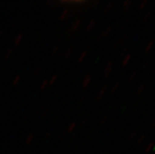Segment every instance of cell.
I'll return each mask as SVG.
<instances>
[{
  "label": "cell",
  "instance_id": "cell-26",
  "mask_svg": "<svg viewBox=\"0 0 155 154\" xmlns=\"http://www.w3.org/2000/svg\"><path fill=\"white\" fill-rule=\"evenodd\" d=\"M136 72H133L131 74V76H130L129 79H128V81L129 82H132L134 80H135V78H136Z\"/></svg>",
  "mask_w": 155,
  "mask_h": 154
},
{
  "label": "cell",
  "instance_id": "cell-13",
  "mask_svg": "<svg viewBox=\"0 0 155 154\" xmlns=\"http://www.w3.org/2000/svg\"><path fill=\"white\" fill-rule=\"evenodd\" d=\"M73 48H69V49L65 51L64 55H63L64 57H65V58H68V57H71V55H72V54H73Z\"/></svg>",
  "mask_w": 155,
  "mask_h": 154
},
{
  "label": "cell",
  "instance_id": "cell-33",
  "mask_svg": "<svg viewBox=\"0 0 155 154\" xmlns=\"http://www.w3.org/2000/svg\"><path fill=\"white\" fill-rule=\"evenodd\" d=\"M47 110H44L43 112H42L41 118H43L44 116H47Z\"/></svg>",
  "mask_w": 155,
  "mask_h": 154
},
{
  "label": "cell",
  "instance_id": "cell-21",
  "mask_svg": "<svg viewBox=\"0 0 155 154\" xmlns=\"http://www.w3.org/2000/svg\"><path fill=\"white\" fill-rule=\"evenodd\" d=\"M144 89H145V85H144V84H143V85H141V86L139 87L137 89V90H136V94H142V92L143 91Z\"/></svg>",
  "mask_w": 155,
  "mask_h": 154
},
{
  "label": "cell",
  "instance_id": "cell-18",
  "mask_svg": "<svg viewBox=\"0 0 155 154\" xmlns=\"http://www.w3.org/2000/svg\"><path fill=\"white\" fill-rule=\"evenodd\" d=\"M57 80H58L57 75H54V76L50 79V80H48V84H51V85H53V84L57 81Z\"/></svg>",
  "mask_w": 155,
  "mask_h": 154
},
{
  "label": "cell",
  "instance_id": "cell-32",
  "mask_svg": "<svg viewBox=\"0 0 155 154\" xmlns=\"http://www.w3.org/2000/svg\"><path fill=\"white\" fill-rule=\"evenodd\" d=\"M150 16V12H148V13H147V15H145V16H144V18H143V21H147V18H149Z\"/></svg>",
  "mask_w": 155,
  "mask_h": 154
},
{
  "label": "cell",
  "instance_id": "cell-20",
  "mask_svg": "<svg viewBox=\"0 0 155 154\" xmlns=\"http://www.w3.org/2000/svg\"><path fill=\"white\" fill-rule=\"evenodd\" d=\"M119 87H120V84H119V83H116V84L113 86L112 89H111V93H112V94H114V93L117 90Z\"/></svg>",
  "mask_w": 155,
  "mask_h": 154
},
{
  "label": "cell",
  "instance_id": "cell-8",
  "mask_svg": "<svg viewBox=\"0 0 155 154\" xmlns=\"http://www.w3.org/2000/svg\"><path fill=\"white\" fill-rule=\"evenodd\" d=\"M81 25V19L77 20V21H76L73 23V25H72V27H71V31H77V30L79 28V27H80V25Z\"/></svg>",
  "mask_w": 155,
  "mask_h": 154
},
{
  "label": "cell",
  "instance_id": "cell-29",
  "mask_svg": "<svg viewBox=\"0 0 155 154\" xmlns=\"http://www.w3.org/2000/svg\"><path fill=\"white\" fill-rule=\"evenodd\" d=\"M58 47H54L53 48V49H52V51H51V54H52V55H54L55 54H56V53L58 52Z\"/></svg>",
  "mask_w": 155,
  "mask_h": 154
},
{
  "label": "cell",
  "instance_id": "cell-3",
  "mask_svg": "<svg viewBox=\"0 0 155 154\" xmlns=\"http://www.w3.org/2000/svg\"><path fill=\"white\" fill-rule=\"evenodd\" d=\"M91 82V77L90 75H86L84 76V78L83 79L82 81V87L83 88H87L90 85Z\"/></svg>",
  "mask_w": 155,
  "mask_h": 154
},
{
  "label": "cell",
  "instance_id": "cell-14",
  "mask_svg": "<svg viewBox=\"0 0 155 154\" xmlns=\"http://www.w3.org/2000/svg\"><path fill=\"white\" fill-rule=\"evenodd\" d=\"M68 14H69V10H64L62 11V13H61V16H60V20L61 21H63V20H65V18H66V17L68 16Z\"/></svg>",
  "mask_w": 155,
  "mask_h": 154
},
{
  "label": "cell",
  "instance_id": "cell-22",
  "mask_svg": "<svg viewBox=\"0 0 155 154\" xmlns=\"http://www.w3.org/2000/svg\"><path fill=\"white\" fill-rule=\"evenodd\" d=\"M48 80H43V82H42V84H41V85H40V89H41V90H43V89H45L46 88V87L47 86V85H48Z\"/></svg>",
  "mask_w": 155,
  "mask_h": 154
},
{
  "label": "cell",
  "instance_id": "cell-19",
  "mask_svg": "<svg viewBox=\"0 0 155 154\" xmlns=\"http://www.w3.org/2000/svg\"><path fill=\"white\" fill-rule=\"evenodd\" d=\"M154 144H155L154 143H149V144L147 145V146L146 147V149H145L146 152H150V151L153 150V146H154Z\"/></svg>",
  "mask_w": 155,
  "mask_h": 154
},
{
  "label": "cell",
  "instance_id": "cell-2",
  "mask_svg": "<svg viewBox=\"0 0 155 154\" xmlns=\"http://www.w3.org/2000/svg\"><path fill=\"white\" fill-rule=\"evenodd\" d=\"M111 31H112V27H111V26H109L108 28H106V29L102 31V33L98 35L97 40L98 41V40H100V39H104V38H106L109 35H110V33L111 32Z\"/></svg>",
  "mask_w": 155,
  "mask_h": 154
},
{
  "label": "cell",
  "instance_id": "cell-31",
  "mask_svg": "<svg viewBox=\"0 0 155 154\" xmlns=\"http://www.w3.org/2000/svg\"><path fill=\"white\" fill-rule=\"evenodd\" d=\"M106 120H107V117H106V116L103 117V118L102 119V120H101V124H102V125L104 124V123L106 122Z\"/></svg>",
  "mask_w": 155,
  "mask_h": 154
},
{
  "label": "cell",
  "instance_id": "cell-23",
  "mask_svg": "<svg viewBox=\"0 0 155 154\" xmlns=\"http://www.w3.org/2000/svg\"><path fill=\"white\" fill-rule=\"evenodd\" d=\"M147 0H143L140 4V9L143 10V9L145 8V6H147Z\"/></svg>",
  "mask_w": 155,
  "mask_h": 154
},
{
  "label": "cell",
  "instance_id": "cell-36",
  "mask_svg": "<svg viewBox=\"0 0 155 154\" xmlns=\"http://www.w3.org/2000/svg\"><path fill=\"white\" fill-rule=\"evenodd\" d=\"M2 31H0V37L2 36Z\"/></svg>",
  "mask_w": 155,
  "mask_h": 154
},
{
  "label": "cell",
  "instance_id": "cell-7",
  "mask_svg": "<svg viewBox=\"0 0 155 154\" xmlns=\"http://www.w3.org/2000/svg\"><path fill=\"white\" fill-rule=\"evenodd\" d=\"M131 59H132V54H127L124 57V59L122 61V65H123V66H126V65L128 64V62H129L130 61H131Z\"/></svg>",
  "mask_w": 155,
  "mask_h": 154
},
{
  "label": "cell",
  "instance_id": "cell-15",
  "mask_svg": "<svg viewBox=\"0 0 155 154\" xmlns=\"http://www.w3.org/2000/svg\"><path fill=\"white\" fill-rule=\"evenodd\" d=\"M21 76H20V75L16 76L15 78H14V80H13V85H14V86L18 85V84L20 83V81H21Z\"/></svg>",
  "mask_w": 155,
  "mask_h": 154
},
{
  "label": "cell",
  "instance_id": "cell-28",
  "mask_svg": "<svg viewBox=\"0 0 155 154\" xmlns=\"http://www.w3.org/2000/svg\"><path fill=\"white\" fill-rule=\"evenodd\" d=\"M41 69H42L41 67H38V68H36V69H35V72H34V75H35V76H37V75L39 74V72H41Z\"/></svg>",
  "mask_w": 155,
  "mask_h": 154
},
{
  "label": "cell",
  "instance_id": "cell-6",
  "mask_svg": "<svg viewBox=\"0 0 155 154\" xmlns=\"http://www.w3.org/2000/svg\"><path fill=\"white\" fill-rule=\"evenodd\" d=\"M95 25H96V21H95L94 19H91L90 21H89L88 25H87L86 31H88V32H89V31H91V30H92L93 28L95 27Z\"/></svg>",
  "mask_w": 155,
  "mask_h": 154
},
{
  "label": "cell",
  "instance_id": "cell-16",
  "mask_svg": "<svg viewBox=\"0 0 155 154\" xmlns=\"http://www.w3.org/2000/svg\"><path fill=\"white\" fill-rule=\"evenodd\" d=\"M153 43H154L153 40H152V41H150L149 43H148V44L147 45V47H146V48H145L146 52H149V51L152 49V47H153Z\"/></svg>",
  "mask_w": 155,
  "mask_h": 154
},
{
  "label": "cell",
  "instance_id": "cell-37",
  "mask_svg": "<svg viewBox=\"0 0 155 154\" xmlns=\"http://www.w3.org/2000/svg\"><path fill=\"white\" fill-rule=\"evenodd\" d=\"M153 150H155V144H154V146H153Z\"/></svg>",
  "mask_w": 155,
  "mask_h": 154
},
{
  "label": "cell",
  "instance_id": "cell-27",
  "mask_svg": "<svg viewBox=\"0 0 155 154\" xmlns=\"http://www.w3.org/2000/svg\"><path fill=\"white\" fill-rule=\"evenodd\" d=\"M13 54V50L12 49H9L6 51V54H5V57L6 58H7V57H10V55Z\"/></svg>",
  "mask_w": 155,
  "mask_h": 154
},
{
  "label": "cell",
  "instance_id": "cell-25",
  "mask_svg": "<svg viewBox=\"0 0 155 154\" xmlns=\"http://www.w3.org/2000/svg\"><path fill=\"white\" fill-rule=\"evenodd\" d=\"M145 138H146L145 135H142L141 136H140V138L138 139L137 144H142V143H143V141H144V139H145Z\"/></svg>",
  "mask_w": 155,
  "mask_h": 154
},
{
  "label": "cell",
  "instance_id": "cell-11",
  "mask_svg": "<svg viewBox=\"0 0 155 154\" xmlns=\"http://www.w3.org/2000/svg\"><path fill=\"white\" fill-rule=\"evenodd\" d=\"M87 51H83V52L81 54V55L79 56L78 62L79 63L83 62V61L84 60L85 57H87Z\"/></svg>",
  "mask_w": 155,
  "mask_h": 154
},
{
  "label": "cell",
  "instance_id": "cell-17",
  "mask_svg": "<svg viewBox=\"0 0 155 154\" xmlns=\"http://www.w3.org/2000/svg\"><path fill=\"white\" fill-rule=\"evenodd\" d=\"M131 6H132V2H131V1H128V0H127V1H124V3H123V6H124V9L127 10H129L130 7H131Z\"/></svg>",
  "mask_w": 155,
  "mask_h": 154
},
{
  "label": "cell",
  "instance_id": "cell-34",
  "mask_svg": "<svg viewBox=\"0 0 155 154\" xmlns=\"http://www.w3.org/2000/svg\"><path fill=\"white\" fill-rule=\"evenodd\" d=\"M150 127H151V128H154L155 127V120H153V122H152L151 124H150Z\"/></svg>",
  "mask_w": 155,
  "mask_h": 154
},
{
  "label": "cell",
  "instance_id": "cell-10",
  "mask_svg": "<svg viewBox=\"0 0 155 154\" xmlns=\"http://www.w3.org/2000/svg\"><path fill=\"white\" fill-rule=\"evenodd\" d=\"M34 139H35V136L33 135H28L27 138L25 139V144L26 145H30L34 142Z\"/></svg>",
  "mask_w": 155,
  "mask_h": 154
},
{
  "label": "cell",
  "instance_id": "cell-35",
  "mask_svg": "<svg viewBox=\"0 0 155 154\" xmlns=\"http://www.w3.org/2000/svg\"><path fill=\"white\" fill-rule=\"evenodd\" d=\"M126 51H128V49H126V48H125V49H124V51H123V52H122V53H121V55H123V54H124V53H125V52H126Z\"/></svg>",
  "mask_w": 155,
  "mask_h": 154
},
{
  "label": "cell",
  "instance_id": "cell-4",
  "mask_svg": "<svg viewBox=\"0 0 155 154\" xmlns=\"http://www.w3.org/2000/svg\"><path fill=\"white\" fill-rule=\"evenodd\" d=\"M61 3H68V4H84L87 3V1H84V0H61L60 1Z\"/></svg>",
  "mask_w": 155,
  "mask_h": 154
},
{
  "label": "cell",
  "instance_id": "cell-1",
  "mask_svg": "<svg viewBox=\"0 0 155 154\" xmlns=\"http://www.w3.org/2000/svg\"><path fill=\"white\" fill-rule=\"evenodd\" d=\"M113 67H114V63H113L112 61H108L104 68V74L106 77H109L110 75L111 74V72L113 71Z\"/></svg>",
  "mask_w": 155,
  "mask_h": 154
},
{
  "label": "cell",
  "instance_id": "cell-30",
  "mask_svg": "<svg viewBox=\"0 0 155 154\" xmlns=\"http://www.w3.org/2000/svg\"><path fill=\"white\" fill-rule=\"evenodd\" d=\"M136 132L135 131H132V133H131V135H129V139L130 140H131V139H132L134 138V137L136 136Z\"/></svg>",
  "mask_w": 155,
  "mask_h": 154
},
{
  "label": "cell",
  "instance_id": "cell-12",
  "mask_svg": "<svg viewBox=\"0 0 155 154\" xmlns=\"http://www.w3.org/2000/svg\"><path fill=\"white\" fill-rule=\"evenodd\" d=\"M76 127H77V123H75V122H73V123H71L69 125V127H68V128H67V132H72V131L74 130L75 128H76Z\"/></svg>",
  "mask_w": 155,
  "mask_h": 154
},
{
  "label": "cell",
  "instance_id": "cell-5",
  "mask_svg": "<svg viewBox=\"0 0 155 154\" xmlns=\"http://www.w3.org/2000/svg\"><path fill=\"white\" fill-rule=\"evenodd\" d=\"M106 87L103 86L102 88H101V90L98 92V94H97L96 96L97 101H99V100H101L103 97H104L105 94H106Z\"/></svg>",
  "mask_w": 155,
  "mask_h": 154
},
{
  "label": "cell",
  "instance_id": "cell-9",
  "mask_svg": "<svg viewBox=\"0 0 155 154\" xmlns=\"http://www.w3.org/2000/svg\"><path fill=\"white\" fill-rule=\"evenodd\" d=\"M22 39H23V35L21 33H19L16 35L15 39H14V44L16 46L20 45V43H21Z\"/></svg>",
  "mask_w": 155,
  "mask_h": 154
},
{
  "label": "cell",
  "instance_id": "cell-24",
  "mask_svg": "<svg viewBox=\"0 0 155 154\" xmlns=\"http://www.w3.org/2000/svg\"><path fill=\"white\" fill-rule=\"evenodd\" d=\"M112 6H113V3H110L109 5H107V6L106 7V9L104 10V14H107L112 9Z\"/></svg>",
  "mask_w": 155,
  "mask_h": 154
}]
</instances>
